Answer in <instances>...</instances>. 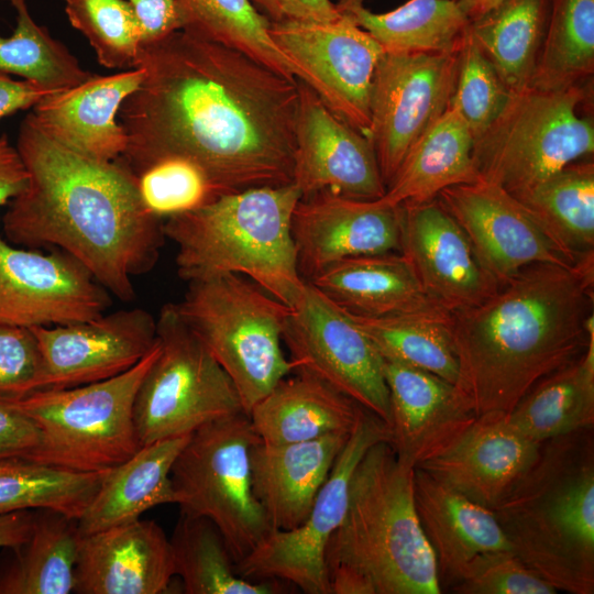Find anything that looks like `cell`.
Segmentation results:
<instances>
[{
  "instance_id": "obj_1",
  "label": "cell",
  "mask_w": 594,
  "mask_h": 594,
  "mask_svg": "<svg viewBox=\"0 0 594 594\" xmlns=\"http://www.w3.org/2000/svg\"><path fill=\"white\" fill-rule=\"evenodd\" d=\"M140 86L118 120V158L136 176L169 157L198 166L219 196L293 184L298 80L188 30L141 44Z\"/></svg>"
},
{
  "instance_id": "obj_2",
  "label": "cell",
  "mask_w": 594,
  "mask_h": 594,
  "mask_svg": "<svg viewBox=\"0 0 594 594\" xmlns=\"http://www.w3.org/2000/svg\"><path fill=\"white\" fill-rule=\"evenodd\" d=\"M16 151L28 179L2 218L18 246H55L85 266L122 301L135 296L133 278L151 271L166 239L163 219L144 205L138 176L121 161L85 156L47 134L29 113Z\"/></svg>"
},
{
  "instance_id": "obj_3",
  "label": "cell",
  "mask_w": 594,
  "mask_h": 594,
  "mask_svg": "<svg viewBox=\"0 0 594 594\" xmlns=\"http://www.w3.org/2000/svg\"><path fill=\"white\" fill-rule=\"evenodd\" d=\"M451 315L455 387L476 417L508 414L586 350L594 334V253L573 265H529L484 301Z\"/></svg>"
},
{
  "instance_id": "obj_4",
  "label": "cell",
  "mask_w": 594,
  "mask_h": 594,
  "mask_svg": "<svg viewBox=\"0 0 594 594\" xmlns=\"http://www.w3.org/2000/svg\"><path fill=\"white\" fill-rule=\"evenodd\" d=\"M542 442L531 468L491 510L512 550L558 592L594 593V432Z\"/></svg>"
},
{
  "instance_id": "obj_5",
  "label": "cell",
  "mask_w": 594,
  "mask_h": 594,
  "mask_svg": "<svg viewBox=\"0 0 594 594\" xmlns=\"http://www.w3.org/2000/svg\"><path fill=\"white\" fill-rule=\"evenodd\" d=\"M301 194L294 184L221 195L163 220L176 245L178 276L189 283L239 274L292 307L305 288L292 218Z\"/></svg>"
},
{
  "instance_id": "obj_6",
  "label": "cell",
  "mask_w": 594,
  "mask_h": 594,
  "mask_svg": "<svg viewBox=\"0 0 594 594\" xmlns=\"http://www.w3.org/2000/svg\"><path fill=\"white\" fill-rule=\"evenodd\" d=\"M414 473L388 441L365 452L350 482L345 515L326 547L327 576L351 572L374 594L441 593L416 512Z\"/></svg>"
},
{
  "instance_id": "obj_7",
  "label": "cell",
  "mask_w": 594,
  "mask_h": 594,
  "mask_svg": "<svg viewBox=\"0 0 594 594\" xmlns=\"http://www.w3.org/2000/svg\"><path fill=\"white\" fill-rule=\"evenodd\" d=\"M175 307L228 374L248 416L295 371L282 348L290 307L249 278L226 274L189 282Z\"/></svg>"
},
{
  "instance_id": "obj_8",
  "label": "cell",
  "mask_w": 594,
  "mask_h": 594,
  "mask_svg": "<svg viewBox=\"0 0 594 594\" xmlns=\"http://www.w3.org/2000/svg\"><path fill=\"white\" fill-rule=\"evenodd\" d=\"M160 350L113 377L76 387L41 389L6 403L28 416L40 443L28 457L79 472L108 471L140 448L133 408L143 377Z\"/></svg>"
},
{
  "instance_id": "obj_9",
  "label": "cell",
  "mask_w": 594,
  "mask_h": 594,
  "mask_svg": "<svg viewBox=\"0 0 594 594\" xmlns=\"http://www.w3.org/2000/svg\"><path fill=\"white\" fill-rule=\"evenodd\" d=\"M584 90L575 86L510 92L506 105L474 140L480 179L518 197L564 166L594 152V125L580 114Z\"/></svg>"
},
{
  "instance_id": "obj_10",
  "label": "cell",
  "mask_w": 594,
  "mask_h": 594,
  "mask_svg": "<svg viewBox=\"0 0 594 594\" xmlns=\"http://www.w3.org/2000/svg\"><path fill=\"white\" fill-rule=\"evenodd\" d=\"M260 441L245 413L226 416L196 429L170 471L180 514L210 519L235 564L271 531L251 481V449Z\"/></svg>"
},
{
  "instance_id": "obj_11",
  "label": "cell",
  "mask_w": 594,
  "mask_h": 594,
  "mask_svg": "<svg viewBox=\"0 0 594 594\" xmlns=\"http://www.w3.org/2000/svg\"><path fill=\"white\" fill-rule=\"evenodd\" d=\"M156 323L160 350L133 408L141 447L190 435L207 422L243 411L234 384L175 304L161 308Z\"/></svg>"
},
{
  "instance_id": "obj_12",
  "label": "cell",
  "mask_w": 594,
  "mask_h": 594,
  "mask_svg": "<svg viewBox=\"0 0 594 594\" xmlns=\"http://www.w3.org/2000/svg\"><path fill=\"white\" fill-rule=\"evenodd\" d=\"M391 439L388 426L365 410L350 432L306 520L296 529L270 531L239 563L249 580H278L306 594H330L324 552L348 506L353 472L365 452Z\"/></svg>"
},
{
  "instance_id": "obj_13",
  "label": "cell",
  "mask_w": 594,
  "mask_h": 594,
  "mask_svg": "<svg viewBox=\"0 0 594 594\" xmlns=\"http://www.w3.org/2000/svg\"><path fill=\"white\" fill-rule=\"evenodd\" d=\"M283 343L295 371L317 376L389 425L383 358L355 321L309 282L289 309Z\"/></svg>"
},
{
  "instance_id": "obj_14",
  "label": "cell",
  "mask_w": 594,
  "mask_h": 594,
  "mask_svg": "<svg viewBox=\"0 0 594 594\" xmlns=\"http://www.w3.org/2000/svg\"><path fill=\"white\" fill-rule=\"evenodd\" d=\"M460 50L381 56L373 77L369 139L386 187L414 143L449 108Z\"/></svg>"
},
{
  "instance_id": "obj_15",
  "label": "cell",
  "mask_w": 594,
  "mask_h": 594,
  "mask_svg": "<svg viewBox=\"0 0 594 594\" xmlns=\"http://www.w3.org/2000/svg\"><path fill=\"white\" fill-rule=\"evenodd\" d=\"M270 33L327 108L369 138L376 65L385 52L349 16L329 23H272Z\"/></svg>"
},
{
  "instance_id": "obj_16",
  "label": "cell",
  "mask_w": 594,
  "mask_h": 594,
  "mask_svg": "<svg viewBox=\"0 0 594 594\" xmlns=\"http://www.w3.org/2000/svg\"><path fill=\"white\" fill-rule=\"evenodd\" d=\"M111 295L70 255L14 245L0 235V322L25 328L85 321Z\"/></svg>"
},
{
  "instance_id": "obj_17",
  "label": "cell",
  "mask_w": 594,
  "mask_h": 594,
  "mask_svg": "<svg viewBox=\"0 0 594 594\" xmlns=\"http://www.w3.org/2000/svg\"><path fill=\"white\" fill-rule=\"evenodd\" d=\"M437 199L499 284L532 264L573 265L582 258L561 249L531 211L496 184L479 178L448 187Z\"/></svg>"
},
{
  "instance_id": "obj_18",
  "label": "cell",
  "mask_w": 594,
  "mask_h": 594,
  "mask_svg": "<svg viewBox=\"0 0 594 594\" xmlns=\"http://www.w3.org/2000/svg\"><path fill=\"white\" fill-rule=\"evenodd\" d=\"M31 329L42 358L41 389L76 387L113 377L134 366L157 341L156 319L143 308Z\"/></svg>"
},
{
  "instance_id": "obj_19",
  "label": "cell",
  "mask_w": 594,
  "mask_h": 594,
  "mask_svg": "<svg viewBox=\"0 0 594 594\" xmlns=\"http://www.w3.org/2000/svg\"><path fill=\"white\" fill-rule=\"evenodd\" d=\"M292 237L298 271L309 280L345 258L400 252V206L320 191L297 202Z\"/></svg>"
},
{
  "instance_id": "obj_20",
  "label": "cell",
  "mask_w": 594,
  "mask_h": 594,
  "mask_svg": "<svg viewBox=\"0 0 594 594\" xmlns=\"http://www.w3.org/2000/svg\"><path fill=\"white\" fill-rule=\"evenodd\" d=\"M399 206L400 253L431 301L457 312L479 305L496 292L501 284L437 198Z\"/></svg>"
},
{
  "instance_id": "obj_21",
  "label": "cell",
  "mask_w": 594,
  "mask_h": 594,
  "mask_svg": "<svg viewBox=\"0 0 594 594\" xmlns=\"http://www.w3.org/2000/svg\"><path fill=\"white\" fill-rule=\"evenodd\" d=\"M293 184L301 197L331 191L364 200L386 191L370 139L334 116L298 80Z\"/></svg>"
},
{
  "instance_id": "obj_22",
  "label": "cell",
  "mask_w": 594,
  "mask_h": 594,
  "mask_svg": "<svg viewBox=\"0 0 594 594\" xmlns=\"http://www.w3.org/2000/svg\"><path fill=\"white\" fill-rule=\"evenodd\" d=\"M541 444L513 425L507 414H487L476 417L451 447L417 468L492 509L531 468Z\"/></svg>"
},
{
  "instance_id": "obj_23",
  "label": "cell",
  "mask_w": 594,
  "mask_h": 594,
  "mask_svg": "<svg viewBox=\"0 0 594 594\" xmlns=\"http://www.w3.org/2000/svg\"><path fill=\"white\" fill-rule=\"evenodd\" d=\"M389 395V444L411 468L439 455L474 422L462 394L450 382L426 371L384 360Z\"/></svg>"
},
{
  "instance_id": "obj_24",
  "label": "cell",
  "mask_w": 594,
  "mask_h": 594,
  "mask_svg": "<svg viewBox=\"0 0 594 594\" xmlns=\"http://www.w3.org/2000/svg\"><path fill=\"white\" fill-rule=\"evenodd\" d=\"M174 575L169 539L158 524L139 518L81 535L73 592L160 594Z\"/></svg>"
},
{
  "instance_id": "obj_25",
  "label": "cell",
  "mask_w": 594,
  "mask_h": 594,
  "mask_svg": "<svg viewBox=\"0 0 594 594\" xmlns=\"http://www.w3.org/2000/svg\"><path fill=\"white\" fill-rule=\"evenodd\" d=\"M142 79L140 67L108 76L92 75L78 86L45 96L31 113L47 134L65 146L94 160L112 162L128 144L118 122L120 107Z\"/></svg>"
},
{
  "instance_id": "obj_26",
  "label": "cell",
  "mask_w": 594,
  "mask_h": 594,
  "mask_svg": "<svg viewBox=\"0 0 594 594\" xmlns=\"http://www.w3.org/2000/svg\"><path fill=\"white\" fill-rule=\"evenodd\" d=\"M350 433L285 444L257 442L251 449V481L271 531L298 528Z\"/></svg>"
},
{
  "instance_id": "obj_27",
  "label": "cell",
  "mask_w": 594,
  "mask_h": 594,
  "mask_svg": "<svg viewBox=\"0 0 594 594\" xmlns=\"http://www.w3.org/2000/svg\"><path fill=\"white\" fill-rule=\"evenodd\" d=\"M414 499L421 529L435 557L441 593L458 583L466 565L479 554L512 550L491 509L472 502L420 468H415Z\"/></svg>"
},
{
  "instance_id": "obj_28",
  "label": "cell",
  "mask_w": 594,
  "mask_h": 594,
  "mask_svg": "<svg viewBox=\"0 0 594 594\" xmlns=\"http://www.w3.org/2000/svg\"><path fill=\"white\" fill-rule=\"evenodd\" d=\"M294 372L250 411L260 440L285 444L330 433H350L366 409L317 376Z\"/></svg>"
},
{
  "instance_id": "obj_29",
  "label": "cell",
  "mask_w": 594,
  "mask_h": 594,
  "mask_svg": "<svg viewBox=\"0 0 594 594\" xmlns=\"http://www.w3.org/2000/svg\"><path fill=\"white\" fill-rule=\"evenodd\" d=\"M307 282L353 316L384 317L435 304L400 252L345 258Z\"/></svg>"
},
{
  "instance_id": "obj_30",
  "label": "cell",
  "mask_w": 594,
  "mask_h": 594,
  "mask_svg": "<svg viewBox=\"0 0 594 594\" xmlns=\"http://www.w3.org/2000/svg\"><path fill=\"white\" fill-rule=\"evenodd\" d=\"M190 435L143 446L130 459L108 470L78 520L80 535L134 521L157 505L177 504L170 471Z\"/></svg>"
},
{
  "instance_id": "obj_31",
  "label": "cell",
  "mask_w": 594,
  "mask_h": 594,
  "mask_svg": "<svg viewBox=\"0 0 594 594\" xmlns=\"http://www.w3.org/2000/svg\"><path fill=\"white\" fill-rule=\"evenodd\" d=\"M474 136L451 106L410 147L382 199L399 206L437 198L443 189L479 179Z\"/></svg>"
},
{
  "instance_id": "obj_32",
  "label": "cell",
  "mask_w": 594,
  "mask_h": 594,
  "mask_svg": "<svg viewBox=\"0 0 594 594\" xmlns=\"http://www.w3.org/2000/svg\"><path fill=\"white\" fill-rule=\"evenodd\" d=\"M78 519L36 509L30 538L0 561V594H68L80 541Z\"/></svg>"
},
{
  "instance_id": "obj_33",
  "label": "cell",
  "mask_w": 594,
  "mask_h": 594,
  "mask_svg": "<svg viewBox=\"0 0 594 594\" xmlns=\"http://www.w3.org/2000/svg\"><path fill=\"white\" fill-rule=\"evenodd\" d=\"M508 419L536 442L594 427V334L573 362L540 380Z\"/></svg>"
},
{
  "instance_id": "obj_34",
  "label": "cell",
  "mask_w": 594,
  "mask_h": 594,
  "mask_svg": "<svg viewBox=\"0 0 594 594\" xmlns=\"http://www.w3.org/2000/svg\"><path fill=\"white\" fill-rule=\"evenodd\" d=\"M336 6L392 53L459 50L470 23L455 0H408L385 13L372 12L364 0H337Z\"/></svg>"
},
{
  "instance_id": "obj_35",
  "label": "cell",
  "mask_w": 594,
  "mask_h": 594,
  "mask_svg": "<svg viewBox=\"0 0 594 594\" xmlns=\"http://www.w3.org/2000/svg\"><path fill=\"white\" fill-rule=\"evenodd\" d=\"M349 316L369 337L383 360L426 371L457 384L459 365L452 342L450 311L431 304L384 317Z\"/></svg>"
},
{
  "instance_id": "obj_36",
  "label": "cell",
  "mask_w": 594,
  "mask_h": 594,
  "mask_svg": "<svg viewBox=\"0 0 594 594\" xmlns=\"http://www.w3.org/2000/svg\"><path fill=\"white\" fill-rule=\"evenodd\" d=\"M550 0H504L468 30L510 92L530 86Z\"/></svg>"
},
{
  "instance_id": "obj_37",
  "label": "cell",
  "mask_w": 594,
  "mask_h": 594,
  "mask_svg": "<svg viewBox=\"0 0 594 594\" xmlns=\"http://www.w3.org/2000/svg\"><path fill=\"white\" fill-rule=\"evenodd\" d=\"M175 575L187 594H276L278 580L253 581L240 576L223 536L206 517L180 514L169 539Z\"/></svg>"
},
{
  "instance_id": "obj_38",
  "label": "cell",
  "mask_w": 594,
  "mask_h": 594,
  "mask_svg": "<svg viewBox=\"0 0 594 594\" xmlns=\"http://www.w3.org/2000/svg\"><path fill=\"white\" fill-rule=\"evenodd\" d=\"M566 253H594V163L573 162L516 197Z\"/></svg>"
},
{
  "instance_id": "obj_39",
  "label": "cell",
  "mask_w": 594,
  "mask_h": 594,
  "mask_svg": "<svg viewBox=\"0 0 594 594\" xmlns=\"http://www.w3.org/2000/svg\"><path fill=\"white\" fill-rule=\"evenodd\" d=\"M106 473L73 471L23 457L0 458V514L50 509L79 520Z\"/></svg>"
},
{
  "instance_id": "obj_40",
  "label": "cell",
  "mask_w": 594,
  "mask_h": 594,
  "mask_svg": "<svg viewBox=\"0 0 594 594\" xmlns=\"http://www.w3.org/2000/svg\"><path fill=\"white\" fill-rule=\"evenodd\" d=\"M185 30L235 48L289 80H301L298 67L279 50L271 22L251 0H176Z\"/></svg>"
},
{
  "instance_id": "obj_41",
  "label": "cell",
  "mask_w": 594,
  "mask_h": 594,
  "mask_svg": "<svg viewBox=\"0 0 594 594\" xmlns=\"http://www.w3.org/2000/svg\"><path fill=\"white\" fill-rule=\"evenodd\" d=\"M530 86L563 90L594 72V0H551Z\"/></svg>"
},
{
  "instance_id": "obj_42",
  "label": "cell",
  "mask_w": 594,
  "mask_h": 594,
  "mask_svg": "<svg viewBox=\"0 0 594 594\" xmlns=\"http://www.w3.org/2000/svg\"><path fill=\"white\" fill-rule=\"evenodd\" d=\"M16 11V26L10 36L0 35V73L21 76L51 91L80 85L94 74L46 28L38 25L25 0H7Z\"/></svg>"
},
{
  "instance_id": "obj_43",
  "label": "cell",
  "mask_w": 594,
  "mask_h": 594,
  "mask_svg": "<svg viewBox=\"0 0 594 594\" xmlns=\"http://www.w3.org/2000/svg\"><path fill=\"white\" fill-rule=\"evenodd\" d=\"M69 23L107 68H134L142 44L139 18L127 0H63Z\"/></svg>"
},
{
  "instance_id": "obj_44",
  "label": "cell",
  "mask_w": 594,
  "mask_h": 594,
  "mask_svg": "<svg viewBox=\"0 0 594 594\" xmlns=\"http://www.w3.org/2000/svg\"><path fill=\"white\" fill-rule=\"evenodd\" d=\"M509 95L495 67L466 29L450 106L466 122L474 140L496 119Z\"/></svg>"
},
{
  "instance_id": "obj_45",
  "label": "cell",
  "mask_w": 594,
  "mask_h": 594,
  "mask_svg": "<svg viewBox=\"0 0 594 594\" xmlns=\"http://www.w3.org/2000/svg\"><path fill=\"white\" fill-rule=\"evenodd\" d=\"M138 184L146 208L163 220L219 197L206 174L180 157L153 164L138 176Z\"/></svg>"
},
{
  "instance_id": "obj_46",
  "label": "cell",
  "mask_w": 594,
  "mask_h": 594,
  "mask_svg": "<svg viewBox=\"0 0 594 594\" xmlns=\"http://www.w3.org/2000/svg\"><path fill=\"white\" fill-rule=\"evenodd\" d=\"M449 592L458 594H556L558 591L512 550L475 557Z\"/></svg>"
},
{
  "instance_id": "obj_47",
  "label": "cell",
  "mask_w": 594,
  "mask_h": 594,
  "mask_svg": "<svg viewBox=\"0 0 594 594\" xmlns=\"http://www.w3.org/2000/svg\"><path fill=\"white\" fill-rule=\"evenodd\" d=\"M42 358L31 328L0 322V403L40 391Z\"/></svg>"
},
{
  "instance_id": "obj_48",
  "label": "cell",
  "mask_w": 594,
  "mask_h": 594,
  "mask_svg": "<svg viewBox=\"0 0 594 594\" xmlns=\"http://www.w3.org/2000/svg\"><path fill=\"white\" fill-rule=\"evenodd\" d=\"M272 23H329L341 18L331 0H251Z\"/></svg>"
},
{
  "instance_id": "obj_49",
  "label": "cell",
  "mask_w": 594,
  "mask_h": 594,
  "mask_svg": "<svg viewBox=\"0 0 594 594\" xmlns=\"http://www.w3.org/2000/svg\"><path fill=\"white\" fill-rule=\"evenodd\" d=\"M38 443L35 424L12 406L0 403V458H28Z\"/></svg>"
},
{
  "instance_id": "obj_50",
  "label": "cell",
  "mask_w": 594,
  "mask_h": 594,
  "mask_svg": "<svg viewBox=\"0 0 594 594\" xmlns=\"http://www.w3.org/2000/svg\"><path fill=\"white\" fill-rule=\"evenodd\" d=\"M142 28V44L162 38L185 26L176 0H127Z\"/></svg>"
},
{
  "instance_id": "obj_51",
  "label": "cell",
  "mask_w": 594,
  "mask_h": 594,
  "mask_svg": "<svg viewBox=\"0 0 594 594\" xmlns=\"http://www.w3.org/2000/svg\"><path fill=\"white\" fill-rule=\"evenodd\" d=\"M54 91L28 80H14L0 73V119L19 110L33 108Z\"/></svg>"
},
{
  "instance_id": "obj_52",
  "label": "cell",
  "mask_w": 594,
  "mask_h": 594,
  "mask_svg": "<svg viewBox=\"0 0 594 594\" xmlns=\"http://www.w3.org/2000/svg\"><path fill=\"white\" fill-rule=\"evenodd\" d=\"M28 174L16 151L6 136L0 138V207L9 204L25 186Z\"/></svg>"
},
{
  "instance_id": "obj_53",
  "label": "cell",
  "mask_w": 594,
  "mask_h": 594,
  "mask_svg": "<svg viewBox=\"0 0 594 594\" xmlns=\"http://www.w3.org/2000/svg\"><path fill=\"white\" fill-rule=\"evenodd\" d=\"M35 510L0 514V547L13 548L30 538L34 526Z\"/></svg>"
},
{
  "instance_id": "obj_54",
  "label": "cell",
  "mask_w": 594,
  "mask_h": 594,
  "mask_svg": "<svg viewBox=\"0 0 594 594\" xmlns=\"http://www.w3.org/2000/svg\"><path fill=\"white\" fill-rule=\"evenodd\" d=\"M460 10L463 12V14L466 16V19L471 22L474 21L494 8H496L498 4H501L504 0H455Z\"/></svg>"
}]
</instances>
